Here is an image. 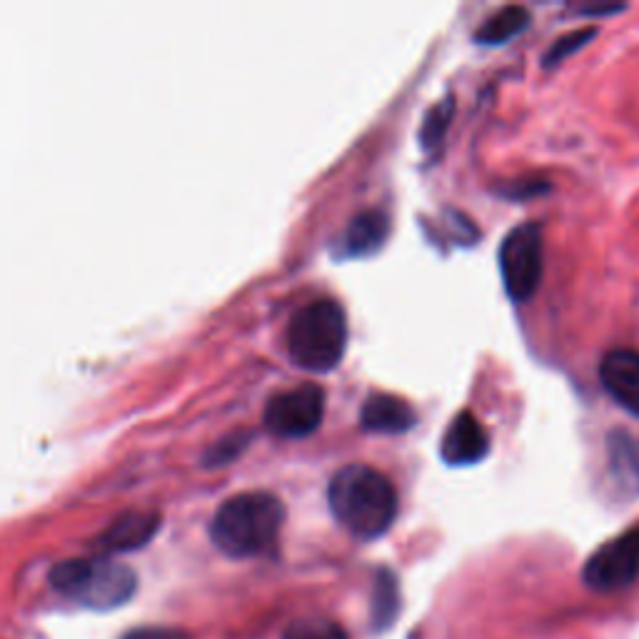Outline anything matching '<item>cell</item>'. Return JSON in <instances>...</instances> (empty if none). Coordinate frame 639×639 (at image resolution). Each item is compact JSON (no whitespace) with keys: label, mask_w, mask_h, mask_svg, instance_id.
Here are the masks:
<instances>
[{"label":"cell","mask_w":639,"mask_h":639,"mask_svg":"<svg viewBox=\"0 0 639 639\" xmlns=\"http://www.w3.org/2000/svg\"><path fill=\"white\" fill-rule=\"evenodd\" d=\"M625 6H582V8H577V13H582V16H612V13H622Z\"/></svg>","instance_id":"20"},{"label":"cell","mask_w":639,"mask_h":639,"mask_svg":"<svg viewBox=\"0 0 639 639\" xmlns=\"http://www.w3.org/2000/svg\"><path fill=\"white\" fill-rule=\"evenodd\" d=\"M389 233V220L383 210H365L347 225L343 245L347 255H369L385 243Z\"/></svg>","instance_id":"13"},{"label":"cell","mask_w":639,"mask_h":639,"mask_svg":"<svg viewBox=\"0 0 639 639\" xmlns=\"http://www.w3.org/2000/svg\"><path fill=\"white\" fill-rule=\"evenodd\" d=\"M325 393L315 383L290 387L270 397L265 405V425L280 437H305L323 423Z\"/></svg>","instance_id":"7"},{"label":"cell","mask_w":639,"mask_h":639,"mask_svg":"<svg viewBox=\"0 0 639 639\" xmlns=\"http://www.w3.org/2000/svg\"><path fill=\"white\" fill-rule=\"evenodd\" d=\"M527 26H529V10L523 6H507L485 20L483 28L475 33V43L503 45L515 36L525 33Z\"/></svg>","instance_id":"14"},{"label":"cell","mask_w":639,"mask_h":639,"mask_svg":"<svg viewBox=\"0 0 639 639\" xmlns=\"http://www.w3.org/2000/svg\"><path fill=\"white\" fill-rule=\"evenodd\" d=\"M489 453V435L485 425L469 413L463 409L453 417V423L447 425L443 443H439V455L447 465L453 467H467L483 463Z\"/></svg>","instance_id":"8"},{"label":"cell","mask_w":639,"mask_h":639,"mask_svg":"<svg viewBox=\"0 0 639 639\" xmlns=\"http://www.w3.org/2000/svg\"><path fill=\"white\" fill-rule=\"evenodd\" d=\"M639 577V527L609 539L587 559L582 579L595 592H617Z\"/></svg>","instance_id":"6"},{"label":"cell","mask_w":639,"mask_h":639,"mask_svg":"<svg viewBox=\"0 0 639 639\" xmlns=\"http://www.w3.org/2000/svg\"><path fill=\"white\" fill-rule=\"evenodd\" d=\"M499 273H503L505 293L515 303H527L537 293L545 275L542 230L535 223L509 230L499 247Z\"/></svg>","instance_id":"5"},{"label":"cell","mask_w":639,"mask_h":639,"mask_svg":"<svg viewBox=\"0 0 639 639\" xmlns=\"http://www.w3.org/2000/svg\"><path fill=\"white\" fill-rule=\"evenodd\" d=\"M399 599H397V582L389 572H379L375 582V597H373V625L383 629L393 625L397 615Z\"/></svg>","instance_id":"15"},{"label":"cell","mask_w":639,"mask_h":639,"mask_svg":"<svg viewBox=\"0 0 639 639\" xmlns=\"http://www.w3.org/2000/svg\"><path fill=\"white\" fill-rule=\"evenodd\" d=\"M347 347V317L335 300H310L290 317L287 353L315 373L335 367Z\"/></svg>","instance_id":"3"},{"label":"cell","mask_w":639,"mask_h":639,"mask_svg":"<svg viewBox=\"0 0 639 639\" xmlns=\"http://www.w3.org/2000/svg\"><path fill=\"white\" fill-rule=\"evenodd\" d=\"M283 639H347V635L333 619L303 617L285 627Z\"/></svg>","instance_id":"17"},{"label":"cell","mask_w":639,"mask_h":639,"mask_svg":"<svg viewBox=\"0 0 639 639\" xmlns=\"http://www.w3.org/2000/svg\"><path fill=\"white\" fill-rule=\"evenodd\" d=\"M120 639H193L178 627H138Z\"/></svg>","instance_id":"19"},{"label":"cell","mask_w":639,"mask_h":639,"mask_svg":"<svg viewBox=\"0 0 639 639\" xmlns=\"http://www.w3.org/2000/svg\"><path fill=\"white\" fill-rule=\"evenodd\" d=\"M595 36H597V28L589 26V28H579V30H572V33L557 38L555 43L549 45L547 53H545L542 65H545V68H555V65H559V63H565V60H567L569 55L579 53V50H582L585 45L592 43Z\"/></svg>","instance_id":"18"},{"label":"cell","mask_w":639,"mask_h":639,"mask_svg":"<svg viewBox=\"0 0 639 639\" xmlns=\"http://www.w3.org/2000/svg\"><path fill=\"white\" fill-rule=\"evenodd\" d=\"M50 585L88 609H115L135 595V572L105 557L65 559L50 569Z\"/></svg>","instance_id":"4"},{"label":"cell","mask_w":639,"mask_h":639,"mask_svg":"<svg viewBox=\"0 0 639 639\" xmlns=\"http://www.w3.org/2000/svg\"><path fill=\"white\" fill-rule=\"evenodd\" d=\"M602 387L619 407L639 417V353L632 347H615L599 363Z\"/></svg>","instance_id":"9"},{"label":"cell","mask_w":639,"mask_h":639,"mask_svg":"<svg viewBox=\"0 0 639 639\" xmlns=\"http://www.w3.org/2000/svg\"><path fill=\"white\" fill-rule=\"evenodd\" d=\"M359 419H363V427L373 429V433L403 435L417 423V415L413 405L405 403L403 397L375 393L365 399Z\"/></svg>","instance_id":"10"},{"label":"cell","mask_w":639,"mask_h":639,"mask_svg":"<svg viewBox=\"0 0 639 639\" xmlns=\"http://www.w3.org/2000/svg\"><path fill=\"white\" fill-rule=\"evenodd\" d=\"M160 527V517L155 513H125L100 535L98 545L105 552H130L148 545Z\"/></svg>","instance_id":"11"},{"label":"cell","mask_w":639,"mask_h":639,"mask_svg":"<svg viewBox=\"0 0 639 639\" xmlns=\"http://www.w3.org/2000/svg\"><path fill=\"white\" fill-rule=\"evenodd\" d=\"M283 523L285 507L275 495L240 493L217 507L210 537L230 557H257L275 547Z\"/></svg>","instance_id":"2"},{"label":"cell","mask_w":639,"mask_h":639,"mask_svg":"<svg viewBox=\"0 0 639 639\" xmlns=\"http://www.w3.org/2000/svg\"><path fill=\"white\" fill-rule=\"evenodd\" d=\"M329 509L349 535L375 539L397 517V489L379 469L355 463L337 469L327 487Z\"/></svg>","instance_id":"1"},{"label":"cell","mask_w":639,"mask_h":639,"mask_svg":"<svg viewBox=\"0 0 639 639\" xmlns=\"http://www.w3.org/2000/svg\"><path fill=\"white\" fill-rule=\"evenodd\" d=\"M453 115H455V100L453 98H445L439 100V103L429 110L425 115V123L423 130H419V140H423V148L433 150L439 143H443V138L447 133L449 123H453Z\"/></svg>","instance_id":"16"},{"label":"cell","mask_w":639,"mask_h":639,"mask_svg":"<svg viewBox=\"0 0 639 639\" xmlns=\"http://www.w3.org/2000/svg\"><path fill=\"white\" fill-rule=\"evenodd\" d=\"M607 459L612 479L629 495L639 493V437L629 429H612L607 435Z\"/></svg>","instance_id":"12"}]
</instances>
